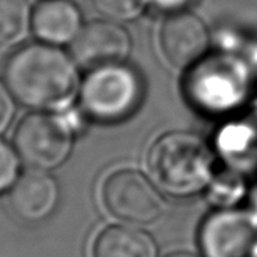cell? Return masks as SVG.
Returning a JSON list of instances; mask_svg holds the SVG:
<instances>
[{"label":"cell","mask_w":257,"mask_h":257,"mask_svg":"<svg viewBox=\"0 0 257 257\" xmlns=\"http://www.w3.org/2000/svg\"><path fill=\"white\" fill-rule=\"evenodd\" d=\"M14 99L32 110H62L80 89L78 63L62 47L44 42L20 45L3 66Z\"/></svg>","instance_id":"1"},{"label":"cell","mask_w":257,"mask_h":257,"mask_svg":"<svg viewBox=\"0 0 257 257\" xmlns=\"http://www.w3.org/2000/svg\"><path fill=\"white\" fill-rule=\"evenodd\" d=\"M148 164L154 181L166 193L191 196L211 182L214 155L200 137L178 131L154 143Z\"/></svg>","instance_id":"2"},{"label":"cell","mask_w":257,"mask_h":257,"mask_svg":"<svg viewBox=\"0 0 257 257\" xmlns=\"http://www.w3.org/2000/svg\"><path fill=\"white\" fill-rule=\"evenodd\" d=\"M143 80L126 62L87 71L78 89L84 114L101 123H116L130 117L143 98Z\"/></svg>","instance_id":"3"},{"label":"cell","mask_w":257,"mask_h":257,"mask_svg":"<svg viewBox=\"0 0 257 257\" xmlns=\"http://www.w3.org/2000/svg\"><path fill=\"white\" fill-rule=\"evenodd\" d=\"M251 74L247 60L230 53L206 54L188 69L185 89L193 102L208 111H226L244 101Z\"/></svg>","instance_id":"4"},{"label":"cell","mask_w":257,"mask_h":257,"mask_svg":"<svg viewBox=\"0 0 257 257\" xmlns=\"http://www.w3.org/2000/svg\"><path fill=\"white\" fill-rule=\"evenodd\" d=\"M78 126L65 113L27 114L15 130V151L32 170H53L69 157Z\"/></svg>","instance_id":"5"},{"label":"cell","mask_w":257,"mask_h":257,"mask_svg":"<svg viewBox=\"0 0 257 257\" xmlns=\"http://www.w3.org/2000/svg\"><path fill=\"white\" fill-rule=\"evenodd\" d=\"M101 196L113 217L131 224L154 223L163 211V199L157 187L133 169L111 173L104 181Z\"/></svg>","instance_id":"6"},{"label":"cell","mask_w":257,"mask_h":257,"mask_svg":"<svg viewBox=\"0 0 257 257\" xmlns=\"http://www.w3.org/2000/svg\"><path fill=\"white\" fill-rule=\"evenodd\" d=\"M211 33L190 11L166 15L158 30V48L173 69L188 71L209 53Z\"/></svg>","instance_id":"7"},{"label":"cell","mask_w":257,"mask_h":257,"mask_svg":"<svg viewBox=\"0 0 257 257\" xmlns=\"http://www.w3.org/2000/svg\"><path fill=\"white\" fill-rule=\"evenodd\" d=\"M69 47L78 66L89 71L104 65L126 62L133 41L122 23L98 18L84 23Z\"/></svg>","instance_id":"8"},{"label":"cell","mask_w":257,"mask_h":257,"mask_svg":"<svg viewBox=\"0 0 257 257\" xmlns=\"http://www.w3.org/2000/svg\"><path fill=\"white\" fill-rule=\"evenodd\" d=\"M200 244L206 257H251L257 233L251 220L236 211H220L202 226Z\"/></svg>","instance_id":"9"},{"label":"cell","mask_w":257,"mask_h":257,"mask_svg":"<svg viewBox=\"0 0 257 257\" xmlns=\"http://www.w3.org/2000/svg\"><path fill=\"white\" fill-rule=\"evenodd\" d=\"M83 15L72 0H39L32 9V35L50 45H71L83 27Z\"/></svg>","instance_id":"10"},{"label":"cell","mask_w":257,"mask_h":257,"mask_svg":"<svg viewBox=\"0 0 257 257\" xmlns=\"http://www.w3.org/2000/svg\"><path fill=\"white\" fill-rule=\"evenodd\" d=\"M57 200V184L42 170L24 173L9 190V206L12 212L26 221L47 218L54 211Z\"/></svg>","instance_id":"11"},{"label":"cell","mask_w":257,"mask_h":257,"mask_svg":"<svg viewBox=\"0 0 257 257\" xmlns=\"http://www.w3.org/2000/svg\"><path fill=\"white\" fill-rule=\"evenodd\" d=\"M92 257H158L154 239L130 226H110L95 239Z\"/></svg>","instance_id":"12"},{"label":"cell","mask_w":257,"mask_h":257,"mask_svg":"<svg viewBox=\"0 0 257 257\" xmlns=\"http://www.w3.org/2000/svg\"><path fill=\"white\" fill-rule=\"evenodd\" d=\"M29 0H0V50L20 47L32 33Z\"/></svg>","instance_id":"13"},{"label":"cell","mask_w":257,"mask_h":257,"mask_svg":"<svg viewBox=\"0 0 257 257\" xmlns=\"http://www.w3.org/2000/svg\"><path fill=\"white\" fill-rule=\"evenodd\" d=\"M93 9L107 20L126 23L142 15L146 0H90Z\"/></svg>","instance_id":"14"},{"label":"cell","mask_w":257,"mask_h":257,"mask_svg":"<svg viewBox=\"0 0 257 257\" xmlns=\"http://www.w3.org/2000/svg\"><path fill=\"white\" fill-rule=\"evenodd\" d=\"M20 157L3 140H0V194L9 191L18 179Z\"/></svg>","instance_id":"15"},{"label":"cell","mask_w":257,"mask_h":257,"mask_svg":"<svg viewBox=\"0 0 257 257\" xmlns=\"http://www.w3.org/2000/svg\"><path fill=\"white\" fill-rule=\"evenodd\" d=\"M196 3V0H146V5L151 6L152 9L172 15V14H179L190 11V8Z\"/></svg>","instance_id":"16"},{"label":"cell","mask_w":257,"mask_h":257,"mask_svg":"<svg viewBox=\"0 0 257 257\" xmlns=\"http://www.w3.org/2000/svg\"><path fill=\"white\" fill-rule=\"evenodd\" d=\"M14 96L5 81H0V133H3L14 117Z\"/></svg>","instance_id":"17"},{"label":"cell","mask_w":257,"mask_h":257,"mask_svg":"<svg viewBox=\"0 0 257 257\" xmlns=\"http://www.w3.org/2000/svg\"><path fill=\"white\" fill-rule=\"evenodd\" d=\"M166 257H199V256H196V254H193V253L179 251V253H172V254H169V256H166Z\"/></svg>","instance_id":"18"}]
</instances>
